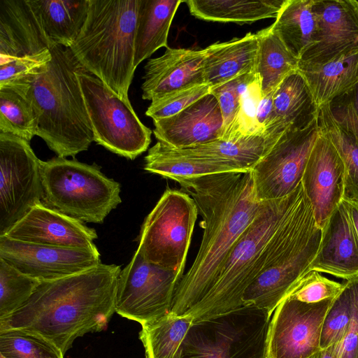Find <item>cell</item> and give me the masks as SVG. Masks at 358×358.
I'll use <instances>...</instances> for the list:
<instances>
[{"label":"cell","instance_id":"obj_35","mask_svg":"<svg viewBox=\"0 0 358 358\" xmlns=\"http://www.w3.org/2000/svg\"><path fill=\"white\" fill-rule=\"evenodd\" d=\"M37 129L35 110L25 94L14 87H0V133L30 142L36 136Z\"/></svg>","mask_w":358,"mask_h":358},{"label":"cell","instance_id":"obj_3","mask_svg":"<svg viewBox=\"0 0 358 358\" xmlns=\"http://www.w3.org/2000/svg\"><path fill=\"white\" fill-rule=\"evenodd\" d=\"M48 69L21 90L31 103L38 120L36 136L57 157H75L94 141L76 72L80 66L70 48L54 45Z\"/></svg>","mask_w":358,"mask_h":358},{"label":"cell","instance_id":"obj_23","mask_svg":"<svg viewBox=\"0 0 358 358\" xmlns=\"http://www.w3.org/2000/svg\"><path fill=\"white\" fill-rule=\"evenodd\" d=\"M313 106L318 110L352 92L358 85V45L324 62L301 61Z\"/></svg>","mask_w":358,"mask_h":358},{"label":"cell","instance_id":"obj_20","mask_svg":"<svg viewBox=\"0 0 358 358\" xmlns=\"http://www.w3.org/2000/svg\"><path fill=\"white\" fill-rule=\"evenodd\" d=\"M315 45L301 61L326 62L358 45V0H315Z\"/></svg>","mask_w":358,"mask_h":358},{"label":"cell","instance_id":"obj_32","mask_svg":"<svg viewBox=\"0 0 358 358\" xmlns=\"http://www.w3.org/2000/svg\"><path fill=\"white\" fill-rule=\"evenodd\" d=\"M271 148L264 136L257 135L231 140L217 139L183 149L228 164L240 172H248Z\"/></svg>","mask_w":358,"mask_h":358},{"label":"cell","instance_id":"obj_16","mask_svg":"<svg viewBox=\"0 0 358 358\" xmlns=\"http://www.w3.org/2000/svg\"><path fill=\"white\" fill-rule=\"evenodd\" d=\"M99 250L35 244L0 236V258L41 282L74 275L101 263Z\"/></svg>","mask_w":358,"mask_h":358},{"label":"cell","instance_id":"obj_2","mask_svg":"<svg viewBox=\"0 0 358 358\" xmlns=\"http://www.w3.org/2000/svg\"><path fill=\"white\" fill-rule=\"evenodd\" d=\"M120 266L100 264L42 282L30 299L0 320V333L22 330L41 336L64 355L79 337L106 329L115 313Z\"/></svg>","mask_w":358,"mask_h":358},{"label":"cell","instance_id":"obj_33","mask_svg":"<svg viewBox=\"0 0 358 358\" xmlns=\"http://www.w3.org/2000/svg\"><path fill=\"white\" fill-rule=\"evenodd\" d=\"M193 320L171 313L142 325L139 333L146 358H180L181 345Z\"/></svg>","mask_w":358,"mask_h":358},{"label":"cell","instance_id":"obj_11","mask_svg":"<svg viewBox=\"0 0 358 358\" xmlns=\"http://www.w3.org/2000/svg\"><path fill=\"white\" fill-rule=\"evenodd\" d=\"M94 141L109 151L134 159L151 142L152 131L144 125L130 101L120 98L99 78L81 66L76 72Z\"/></svg>","mask_w":358,"mask_h":358},{"label":"cell","instance_id":"obj_47","mask_svg":"<svg viewBox=\"0 0 358 358\" xmlns=\"http://www.w3.org/2000/svg\"><path fill=\"white\" fill-rule=\"evenodd\" d=\"M308 358H338L334 344L328 348L319 350Z\"/></svg>","mask_w":358,"mask_h":358},{"label":"cell","instance_id":"obj_36","mask_svg":"<svg viewBox=\"0 0 358 358\" xmlns=\"http://www.w3.org/2000/svg\"><path fill=\"white\" fill-rule=\"evenodd\" d=\"M41 282L0 258V320L21 308Z\"/></svg>","mask_w":358,"mask_h":358},{"label":"cell","instance_id":"obj_48","mask_svg":"<svg viewBox=\"0 0 358 358\" xmlns=\"http://www.w3.org/2000/svg\"><path fill=\"white\" fill-rule=\"evenodd\" d=\"M0 358H5L3 355H0Z\"/></svg>","mask_w":358,"mask_h":358},{"label":"cell","instance_id":"obj_10","mask_svg":"<svg viewBox=\"0 0 358 358\" xmlns=\"http://www.w3.org/2000/svg\"><path fill=\"white\" fill-rule=\"evenodd\" d=\"M198 213L187 193L167 189L142 224L137 250L181 279Z\"/></svg>","mask_w":358,"mask_h":358},{"label":"cell","instance_id":"obj_12","mask_svg":"<svg viewBox=\"0 0 358 358\" xmlns=\"http://www.w3.org/2000/svg\"><path fill=\"white\" fill-rule=\"evenodd\" d=\"M321 131L315 109L303 124L280 136L251 171L259 201L284 198L297 189Z\"/></svg>","mask_w":358,"mask_h":358},{"label":"cell","instance_id":"obj_6","mask_svg":"<svg viewBox=\"0 0 358 358\" xmlns=\"http://www.w3.org/2000/svg\"><path fill=\"white\" fill-rule=\"evenodd\" d=\"M302 192L301 183L289 195L264 202L256 217L228 253L210 290L185 316L196 321L243 306V293L263 267L269 240Z\"/></svg>","mask_w":358,"mask_h":358},{"label":"cell","instance_id":"obj_14","mask_svg":"<svg viewBox=\"0 0 358 358\" xmlns=\"http://www.w3.org/2000/svg\"><path fill=\"white\" fill-rule=\"evenodd\" d=\"M180 280L173 271L147 262L136 250L121 270L115 292V313L142 325L171 312L176 286Z\"/></svg>","mask_w":358,"mask_h":358},{"label":"cell","instance_id":"obj_1","mask_svg":"<svg viewBox=\"0 0 358 358\" xmlns=\"http://www.w3.org/2000/svg\"><path fill=\"white\" fill-rule=\"evenodd\" d=\"M201 215L197 255L178 283L171 313L184 317L211 288L228 253L252 222L264 201L255 195L251 171L179 179Z\"/></svg>","mask_w":358,"mask_h":358},{"label":"cell","instance_id":"obj_7","mask_svg":"<svg viewBox=\"0 0 358 358\" xmlns=\"http://www.w3.org/2000/svg\"><path fill=\"white\" fill-rule=\"evenodd\" d=\"M41 174L42 203L83 222L103 223L122 201L120 184L96 164L57 156L42 161Z\"/></svg>","mask_w":358,"mask_h":358},{"label":"cell","instance_id":"obj_31","mask_svg":"<svg viewBox=\"0 0 358 358\" xmlns=\"http://www.w3.org/2000/svg\"><path fill=\"white\" fill-rule=\"evenodd\" d=\"M273 105L275 120L267 129L284 132L301 126L310 117L315 109L310 111V106H314L310 92L299 71L286 77L275 89Z\"/></svg>","mask_w":358,"mask_h":358},{"label":"cell","instance_id":"obj_22","mask_svg":"<svg viewBox=\"0 0 358 358\" xmlns=\"http://www.w3.org/2000/svg\"><path fill=\"white\" fill-rule=\"evenodd\" d=\"M318 251L309 271L349 280L358 277V238L341 202L322 229Z\"/></svg>","mask_w":358,"mask_h":358},{"label":"cell","instance_id":"obj_28","mask_svg":"<svg viewBox=\"0 0 358 358\" xmlns=\"http://www.w3.org/2000/svg\"><path fill=\"white\" fill-rule=\"evenodd\" d=\"M315 0H285L271 25L288 48L300 59L316 43Z\"/></svg>","mask_w":358,"mask_h":358},{"label":"cell","instance_id":"obj_46","mask_svg":"<svg viewBox=\"0 0 358 358\" xmlns=\"http://www.w3.org/2000/svg\"><path fill=\"white\" fill-rule=\"evenodd\" d=\"M341 202L348 213L352 227L358 238V202L348 199H342Z\"/></svg>","mask_w":358,"mask_h":358},{"label":"cell","instance_id":"obj_37","mask_svg":"<svg viewBox=\"0 0 358 358\" xmlns=\"http://www.w3.org/2000/svg\"><path fill=\"white\" fill-rule=\"evenodd\" d=\"M354 302V278L347 280L327 310L321 330L320 347L326 348L339 342L351 322Z\"/></svg>","mask_w":358,"mask_h":358},{"label":"cell","instance_id":"obj_5","mask_svg":"<svg viewBox=\"0 0 358 358\" xmlns=\"http://www.w3.org/2000/svg\"><path fill=\"white\" fill-rule=\"evenodd\" d=\"M322 233L303 189L269 240L263 267L243 293V306H255L271 316L294 285L309 272Z\"/></svg>","mask_w":358,"mask_h":358},{"label":"cell","instance_id":"obj_30","mask_svg":"<svg viewBox=\"0 0 358 358\" xmlns=\"http://www.w3.org/2000/svg\"><path fill=\"white\" fill-rule=\"evenodd\" d=\"M259 51L255 73L261 81L262 94L274 91L289 75L299 69L300 58L296 56L271 27L256 33Z\"/></svg>","mask_w":358,"mask_h":358},{"label":"cell","instance_id":"obj_25","mask_svg":"<svg viewBox=\"0 0 358 358\" xmlns=\"http://www.w3.org/2000/svg\"><path fill=\"white\" fill-rule=\"evenodd\" d=\"M144 169L176 181L229 172H240L217 159L194 153L186 149L173 148L157 141L145 157Z\"/></svg>","mask_w":358,"mask_h":358},{"label":"cell","instance_id":"obj_21","mask_svg":"<svg viewBox=\"0 0 358 358\" xmlns=\"http://www.w3.org/2000/svg\"><path fill=\"white\" fill-rule=\"evenodd\" d=\"M204 50L168 47L160 57L145 65L142 98L163 96L192 86L204 84Z\"/></svg>","mask_w":358,"mask_h":358},{"label":"cell","instance_id":"obj_19","mask_svg":"<svg viewBox=\"0 0 358 358\" xmlns=\"http://www.w3.org/2000/svg\"><path fill=\"white\" fill-rule=\"evenodd\" d=\"M153 124L157 141L177 149L221 139L223 135L222 112L211 92L173 116L153 120Z\"/></svg>","mask_w":358,"mask_h":358},{"label":"cell","instance_id":"obj_8","mask_svg":"<svg viewBox=\"0 0 358 358\" xmlns=\"http://www.w3.org/2000/svg\"><path fill=\"white\" fill-rule=\"evenodd\" d=\"M271 316L252 305L193 321L180 358H268Z\"/></svg>","mask_w":358,"mask_h":358},{"label":"cell","instance_id":"obj_41","mask_svg":"<svg viewBox=\"0 0 358 358\" xmlns=\"http://www.w3.org/2000/svg\"><path fill=\"white\" fill-rule=\"evenodd\" d=\"M206 83L180 90L155 99L148 108L145 115L152 120L173 116L210 92Z\"/></svg>","mask_w":358,"mask_h":358},{"label":"cell","instance_id":"obj_9","mask_svg":"<svg viewBox=\"0 0 358 358\" xmlns=\"http://www.w3.org/2000/svg\"><path fill=\"white\" fill-rule=\"evenodd\" d=\"M54 45L27 0H0V87L24 86L45 71Z\"/></svg>","mask_w":358,"mask_h":358},{"label":"cell","instance_id":"obj_27","mask_svg":"<svg viewBox=\"0 0 358 358\" xmlns=\"http://www.w3.org/2000/svg\"><path fill=\"white\" fill-rule=\"evenodd\" d=\"M182 0H140L134 38V67L159 48H168L173 17Z\"/></svg>","mask_w":358,"mask_h":358},{"label":"cell","instance_id":"obj_43","mask_svg":"<svg viewBox=\"0 0 358 358\" xmlns=\"http://www.w3.org/2000/svg\"><path fill=\"white\" fill-rule=\"evenodd\" d=\"M336 121L358 142V85L350 93L330 104Z\"/></svg>","mask_w":358,"mask_h":358},{"label":"cell","instance_id":"obj_45","mask_svg":"<svg viewBox=\"0 0 358 358\" xmlns=\"http://www.w3.org/2000/svg\"><path fill=\"white\" fill-rule=\"evenodd\" d=\"M275 90L262 96L258 106L257 122L263 134L266 129L271 126L275 120L273 105Z\"/></svg>","mask_w":358,"mask_h":358},{"label":"cell","instance_id":"obj_42","mask_svg":"<svg viewBox=\"0 0 358 358\" xmlns=\"http://www.w3.org/2000/svg\"><path fill=\"white\" fill-rule=\"evenodd\" d=\"M343 287L344 283L329 280L319 272L311 271L299 280L286 297L306 303H315L336 298Z\"/></svg>","mask_w":358,"mask_h":358},{"label":"cell","instance_id":"obj_24","mask_svg":"<svg viewBox=\"0 0 358 358\" xmlns=\"http://www.w3.org/2000/svg\"><path fill=\"white\" fill-rule=\"evenodd\" d=\"M203 50L204 81L210 88L255 73L259 51L257 34L249 32L241 38L215 43Z\"/></svg>","mask_w":358,"mask_h":358},{"label":"cell","instance_id":"obj_4","mask_svg":"<svg viewBox=\"0 0 358 358\" xmlns=\"http://www.w3.org/2000/svg\"><path fill=\"white\" fill-rule=\"evenodd\" d=\"M139 4L140 0H90L87 19L70 48L83 68L126 101L136 70Z\"/></svg>","mask_w":358,"mask_h":358},{"label":"cell","instance_id":"obj_44","mask_svg":"<svg viewBox=\"0 0 358 358\" xmlns=\"http://www.w3.org/2000/svg\"><path fill=\"white\" fill-rule=\"evenodd\" d=\"M338 358H358V277L354 278L352 317L343 338L334 344Z\"/></svg>","mask_w":358,"mask_h":358},{"label":"cell","instance_id":"obj_17","mask_svg":"<svg viewBox=\"0 0 358 358\" xmlns=\"http://www.w3.org/2000/svg\"><path fill=\"white\" fill-rule=\"evenodd\" d=\"M301 184L315 220L322 229L341 203L345 189L343 162L322 130L308 160Z\"/></svg>","mask_w":358,"mask_h":358},{"label":"cell","instance_id":"obj_39","mask_svg":"<svg viewBox=\"0 0 358 358\" xmlns=\"http://www.w3.org/2000/svg\"><path fill=\"white\" fill-rule=\"evenodd\" d=\"M262 96L261 81L256 73L255 79L241 95L238 115L227 140L243 136H264L257 122V108Z\"/></svg>","mask_w":358,"mask_h":358},{"label":"cell","instance_id":"obj_34","mask_svg":"<svg viewBox=\"0 0 358 358\" xmlns=\"http://www.w3.org/2000/svg\"><path fill=\"white\" fill-rule=\"evenodd\" d=\"M319 124L339 153L345 166L343 199L358 202V142L334 118L330 104L318 109Z\"/></svg>","mask_w":358,"mask_h":358},{"label":"cell","instance_id":"obj_26","mask_svg":"<svg viewBox=\"0 0 358 358\" xmlns=\"http://www.w3.org/2000/svg\"><path fill=\"white\" fill-rule=\"evenodd\" d=\"M47 38L70 48L87 19L90 0H27Z\"/></svg>","mask_w":358,"mask_h":358},{"label":"cell","instance_id":"obj_13","mask_svg":"<svg viewBox=\"0 0 358 358\" xmlns=\"http://www.w3.org/2000/svg\"><path fill=\"white\" fill-rule=\"evenodd\" d=\"M41 162L29 141L0 133V236L42 203Z\"/></svg>","mask_w":358,"mask_h":358},{"label":"cell","instance_id":"obj_18","mask_svg":"<svg viewBox=\"0 0 358 358\" xmlns=\"http://www.w3.org/2000/svg\"><path fill=\"white\" fill-rule=\"evenodd\" d=\"M2 236L30 243L98 250L94 229L43 203L34 206Z\"/></svg>","mask_w":358,"mask_h":358},{"label":"cell","instance_id":"obj_38","mask_svg":"<svg viewBox=\"0 0 358 358\" xmlns=\"http://www.w3.org/2000/svg\"><path fill=\"white\" fill-rule=\"evenodd\" d=\"M0 355L5 358H63L52 343L36 334L8 330L0 333Z\"/></svg>","mask_w":358,"mask_h":358},{"label":"cell","instance_id":"obj_29","mask_svg":"<svg viewBox=\"0 0 358 358\" xmlns=\"http://www.w3.org/2000/svg\"><path fill=\"white\" fill-rule=\"evenodd\" d=\"M285 0H186L195 17L221 22L252 23L276 18Z\"/></svg>","mask_w":358,"mask_h":358},{"label":"cell","instance_id":"obj_15","mask_svg":"<svg viewBox=\"0 0 358 358\" xmlns=\"http://www.w3.org/2000/svg\"><path fill=\"white\" fill-rule=\"evenodd\" d=\"M334 299L306 303L286 297L271 319L268 358H308L320 350L322 323Z\"/></svg>","mask_w":358,"mask_h":358},{"label":"cell","instance_id":"obj_40","mask_svg":"<svg viewBox=\"0 0 358 358\" xmlns=\"http://www.w3.org/2000/svg\"><path fill=\"white\" fill-rule=\"evenodd\" d=\"M255 76L256 73H246L210 89V92L218 101L222 115L223 135L222 140L228 138L238 115L241 95Z\"/></svg>","mask_w":358,"mask_h":358}]
</instances>
